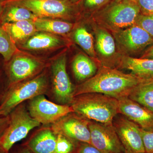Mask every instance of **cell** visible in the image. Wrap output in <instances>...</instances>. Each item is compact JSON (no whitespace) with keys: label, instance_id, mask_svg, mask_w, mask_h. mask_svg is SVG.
Listing matches in <instances>:
<instances>
[{"label":"cell","instance_id":"6da1fadb","mask_svg":"<svg viewBox=\"0 0 153 153\" xmlns=\"http://www.w3.org/2000/svg\"><path fill=\"white\" fill-rule=\"evenodd\" d=\"M143 81L131 74L104 66L94 76L75 87L73 95L74 97L83 94L97 93L119 100L128 97L134 88Z\"/></svg>","mask_w":153,"mask_h":153},{"label":"cell","instance_id":"7a4b0ae2","mask_svg":"<svg viewBox=\"0 0 153 153\" xmlns=\"http://www.w3.org/2000/svg\"><path fill=\"white\" fill-rule=\"evenodd\" d=\"M74 112L99 123L110 124L118 112V100L102 94H83L74 97L71 104Z\"/></svg>","mask_w":153,"mask_h":153},{"label":"cell","instance_id":"3957f363","mask_svg":"<svg viewBox=\"0 0 153 153\" xmlns=\"http://www.w3.org/2000/svg\"><path fill=\"white\" fill-rule=\"evenodd\" d=\"M47 76L44 74L9 85L0 104V116H7L13 110L24 101L44 94L47 90Z\"/></svg>","mask_w":153,"mask_h":153},{"label":"cell","instance_id":"277c9868","mask_svg":"<svg viewBox=\"0 0 153 153\" xmlns=\"http://www.w3.org/2000/svg\"><path fill=\"white\" fill-rule=\"evenodd\" d=\"M10 123L0 141V149L8 153L14 145L25 139L30 131L41 124L31 117L28 111L21 104L9 114Z\"/></svg>","mask_w":153,"mask_h":153},{"label":"cell","instance_id":"5b68a950","mask_svg":"<svg viewBox=\"0 0 153 153\" xmlns=\"http://www.w3.org/2000/svg\"><path fill=\"white\" fill-rule=\"evenodd\" d=\"M96 13L110 27L119 30L135 25L141 12L137 3L113 0Z\"/></svg>","mask_w":153,"mask_h":153},{"label":"cell","instance_id":"8992f818","mask_svg":"<svg viewBox=\"0 0 153 153\" xmlns=\"http://www.w3.org/2000/svg\"><path fill=\"white\" fill-rule=\"evenodd\" d=\"M31 11L38 17L68 19L73 16L77 8L70 0H12Z\"/></svg>","mask_w":153,"mask_h":153},{"label":"cell","instance_id":"52a82bcc","mask_svg":"<svg viewBox=\"0 0 153 153\" xmlns=\"http://www.w3.org/2000/svg\"><path fill=\"white\" fill-rule=\"evenodd\" d=\"M28 111L31 117L42 124H52L70 113L74 112L71 105L56 104L49 101L44 94L30 100Z\"/></svg>","mask_w":153,"mask_h":153},{"label":"cell","instance_id":"ba28073f","mask_svg":"<svg viewBox=\"0 0 153 153\" xmlns=\"http://www.w3.org/2000/svg\"><path fill=\"white\" fill-rule=\"evenodd\" d=\"M89 121L76 113L72 112L51 125V128L56 135H63L77 142L91 144Z\"/></svg>","mask_w":153,"mask_h":153},{"label":"cell","instance_id":"9c48e42d","mask_svg":"<svg viewBox=\"0 0 153 153\" xmlns=\"http://www.w3.org/2000/svg\"><path fill=\"white\" fill-rule=\"evenodd\" d=\"M91 143L102 153L126 152L113 125L90 120Z\"/></svg>","mask_w":153,"mask_h":153},{"label":"cell","instance_id":"30bf717a","mask_svg":"<svg viewBox=\"0 0 153 153\" xmlns=\"http://www.w3.org/2000/svg\"><path fill=\"white\" fill-rule=\"evenodd\" d=\"M43 66L44 64L40 61L17 52L5 66L8 86L31 78L41 71Z\"/></svg>","mask_w":153,"mask_h":153},{"label":"cell","instance_id":"8fae6325","mask_svg":"<svg viewBox=\"0 0 153 153\" xmlns=\"http://www.w3.org/2000/svg\"><path fill=\"white\" fill-rule=\"evenodd\" d=\"M66 56L63 55L52 64V90L55 99L60 104L71 105L74 88L66 71Z\"/></svg>","mask_w":153,"mask_h":153},{"label":"cell","instance_id":"7c38bea8","mask_svg":"<svg viewBox=\"0 0 153 153\" xmlns=\"http://www.w3.org/2000/svg\"><path fill=\"white\" fill-rule=\"evenodd\" d=\"M113 125L126 153H146L141 128L125 117L117 118Z\"/></svg>","mask_w":153,"mask_h":153},{"label":"cell","instance_id":"4fadbf2b","mask_svg":"<svg viewBox=\"0 0 153 153\" xmlns=\"http://www.w3.org/2000/svg\"><path fill=\"white\" fill-rule=\"evenodd\" d=\"M115 36L120 47L128 54L141 52L153 44V38L136 24L126 29L118 30Z\"/></svg>","mask_w":153,"mask_h":153},{"label":"cell","instance_id":"5bb4252c","mask_svg":"<svg viewBox=\"0 0 153 153\" xmlns=\"http://www.w3.org/2000/svg\"><path fill=\"white\" fill-rule=\"evenodd\" d=\"M118 100L119 114L145 130L153 129V113L128 97Z\"/></svg>","mask_w":153,"mask_h":153},{"label":"cell","instance_id":"9a60e30c","mask_svg":"<svg viewBox=\"0 0 153 153\" xmlns=\"http://www.w3.org/2000/svg\"><path fill=\"white\" fill-rule=\"evenodd\" d=\"M57 135L51 128L42 129L31 137L25 146L33 153H55Z\"/></svg>","mask_w":153,"mask_h":153},{"label":"cell","instance_id":"2e32d148","mask_svg":"<svg viewBox=\"0 0 153 153\" xmlns=\"http://www.w3.org/2000/svg\"><path fill=\"white\" fill-rule=\"evenodd\" d=\"M120 65L143 81L153 79V59L125 57L122 60Z\"/></svg>","mask_w":153,"mask_h":153},{"label":"cell","instance_id":"e0dca14e","mask_svg":"<svg viewBox=\"0 0 153 153\" xmlns=\"http://www.w3.org/2000/svg\"><path fill=\"white\" fill-rule=\"evenodd\" d=\"M37 18L28 9L19 5L12 0H7L0 16V24L3 25L24 21L34 22Z\"/></svg>","mask_w":153,"mask_h":153},{"label":"cell","instance_id":"ac0fdd59","mask_svg":"<svg viewBox=\"0 0 153 153\" xmlns=\"http://www.w3.org/2000/svg\"><path fill=\"white\" fill-rule=\"evenodd\" d=\"M2 26L16 45L25 42L38 31L34 22L31 21L7 23Z\"/></svg>","mask_w":153,"mask_h":153},{"label":"cell","instance_id":"d6986e66","mask_svg":"<svg viewBox=\"0 0 153 153\" xmlns=\"http://www.w3.org/2000/svg\"><path fill=\"white\" fill-rule=\"evenodd\" d=\"M64 44L63 40L50 33H36L22 44V48L27 50H38L60 47Z\"/></svg>","mask_w":153,"mask_h":153},{"label":"cell","instance_id":"ffe728a7","mask_svg":"<svg viewBox=\"0 0 153 153\" xmlns=\"http://www.w3.org/2000/svg\"><path fill=\"white\" fill-rule=\"evenodd\" d=\"M72 68L75 78L80 82H84L94 76L97 69L93 60L82 54H78L74 57Z\"/></svg>","mask_w":153,"mask_h":153},{"label":"cell","instance_id":"44dd1931","mask_svg":"<svg viewBox=\"0 0 153 153\" xmlns=\"http://www.w3.org/2000/svg\"><path fill=\"white\" fill-rule=\"evenodd\" d=\"M37 31L54 34H65L73 27L71 23L59 19L37 18L34 21Z\"/></svg>","mask_w":153,"mask_h":153},{"label":"cell","instance_id":"7402d4cb","mask_svg":"<svg viewBox=\"0 0 153 153\" xmlns=\"http://www.w3.org/2000/svg\"><path fill=\"white\" fill-rule=\"evenodd\" d=\"M128 97L153 113V79L140 82L132 91Z\"/></svg>","mask_w":153,"mask_h":153},{"label":"cell","instance_id":"603a6c76","mask_svg":"<svg viewBox=\"0 0 153 153\" xmlns=\"http://www.w3.org/2000/svg\"><path fill=\"white\" fill-rule=\"evenodd\" d=\"M115 43L111 35L104 30L97 33L96 48L102 56L109 57L115 52Z\"/></svg>","mask_w":153,"mask_h":153},{"label":"cell","instance_id":"cb8c5ba5","mask_svg":"<svg viewBox=\"0 0 153 153\" xmlns=\"http://www.w3.org/2000/svg\"><path fill=\"white\" fill-rule=\"evenodd\" d=\"M74 41L89 56L95 57L93 37L86 28H77L74 33Z\"/></svg>","mask_w":153,"mask_h":153},{"label":"cell","instance_id":"d4e9b609","mask_svg":"<svg viewBox=\"0 0 153 153\" xmlns=\"http://www.w3.org/2000/svg\"><path fill=\"white\" fill-rule=\"evenodd\" d=\"M18 52L16 45L0 24V54L2 56L5 62H8Z\"/></svg>","mask_w":153,"mask_h":153},{"label":"cell","instance_id":"484cf974","mask_svg":"<svg viewBox=\"0 0 153 153\" xmlns=\"http://www.w3.org/2000/svg\"><path fill=\"white\" fill-rule=\"evenodd\" d=\"M78 143L63 135L58 134H57L55 153H72Z\"/></svg>","mask_w":153,"mask_h":153},{"label":"cell","instance_id":"4316f807","mask_svg":"<svg viewBox=\"0 0 153 153\" xmlns=\"http://www.w3.org/2000/svg\"><path fill=\"white\" fill-rule=\"evenodd\" d=\"M135 24L143 29L153 38V15L141 13L137 18Z\"/></svg>","mask_w":153,"mask_h":153},{"label":"cell","instance_id":"83f0119b","mask_svg":"<svg viewBox=\"0 0 153 153\" xmlns=\"http://www.w3.org/2000/svg\"><path fill=\"white\" fill-rule=\"evenodd\" d=\"M146 153H153V129L141 128Z\"/></svg>","mask_w":153,"mask_h":153},{"label":"cell","instance_id":"f1b7e54d","mask_svg":"<svg viewBox=\"0 0 153 153\" xmlns=\"http://www.w3.org/2000/svg\"><path fill=\"white\" fill-rule=\"evenodd\" d=\"M110 2L111 0H84L83 6L88 10L97 11Z\"/></svg>","mask_w":153,"mask_h":153},{"label":"cell","instance_id":"f546056e","mask_svg":"<svg viewBox=\"0 0 153 153\" xmlns=\"http://www.w3.org/2000/svg\"><path fill=\"white\" fill-rule=\"evenodd\" d=\"M72 153H102L91 144L78 142L75 150Z\"/></svg>","mask_w":153,"mask_h":153},{"label":"cell","instance_id":"4dcf8cb0","mask_svg":"<svg viewBox=\"0 0 153 153\" xmlns=\"http://www.w3.org/2000/svg\"><path fill=\"white\" fill-rule=\"evenodd\" d=\"M137 4L140 7L141 13L153 15V0H137Z\"/></svg>","mask_w":153,"mask_h":153},{"label":"cell","instance_id":"1f68e13d","mask_svg":"<svg viewBox=\"0 0 153 153\" xmlns=\"http://www.w3.org/2000/svg\"><path fill=\"white\" fill-rule=\"evenodd\" d=\"M10 123L9 116H0V141L4 135Z\"/></svg>","mask_w":153,"mask_h":153},{"label":"cell","instance_id":"d6a6232c","mask_svg":"<svg viewBox=\"0 0 153 153\" xmlns=\"http://www.w3.org/2000/svg\"><path fill=\"white\" fill-rule=\"evenodd\" d=\"M141 58L153 59V44L146 51Z\"/></svg>","mask_w":153,"mask_h":153},{"label":"cell","instance_id":"836d02e7","mask_svg":"<svg viewBox=\"0 0 153 153\" xmlns=\"http://www.w3.org/2000/svg\"><path fill=\"white\" fill-rule=\"evenodd\" d=\"M25 147L20 149L14 153H33L27 146H25Z\"/></svg>","mask_w":153,"mask_h":153},{"label":"cell","instance_id":"e575fe53","mask_svg":"<svg viewBox=\"0 0 153 153\" xmlns=\"http://www.w3.org/2000/svg\"><path fill=\"white\" fill-rule=\"evenodd\" d=\"M7 0H0V16L2 12L4 7L5 5Z\"/></svg>","mask_w":153,"mask_h":153},{"label":"cell","instance_id":"d590c367","mask_svg":"<svg viewBox=\"0 0 153 153\" xmlns=\"http://www.w3.org/2000/svg\"><path fill=\"white\" fill-rule=\"evenodd\" d=\"M7 88L3 89V88H1V87H0V104H1V102L3 96H4V94Z\"/></svg>","mask_w":153,"mask_h":153},{"label":"cell","instance_id":"8d00e7d4","mask_svg":"<svg viewBox=\"0 0 153 153\" xmlns=\"http://www.w3.org/2000/svg\"><path fill=\"white\" fill-rule=\"evenodd\" d=\"M115 1H128L131 2H134L137 3V0H114Z\"/></svg>","mask_w":153,"mask_h":153},{"label":"cell","instance_id":"74e56055","mask_svg":"<svg viewBox=\"0 0 153 153\" xmlns=\"http://www.w3.org/2000/svg\"><path fill=\"white\" fill-rule=\"evenodd\" d=\"M0 153H7L5 152H4V151H3L1 149H0Z\"/></svg>","mask_w":153,"mask_h":153},{"label":"cell","instance_id":"f35d334b","mask_svg":"<svg viewBox=\"0 0 153 153\" xmlns=\"http://www.w3.org/2000/svg\"><path fill=\"white\" fill-rule=\"evenodd\" d=\"M70 1H71V2H73L75 1H76V0H70Z\"/></svg>","mask_w":153,"mask_h":153},{"label":"cell","instance_id":"ab89813d","mask_svg":"<svg viewBox=\"0 0 153 153\" xmlns=\"http://www.w3.org/2000/svg\"><path fill=\"white\" fill-rule=\"evenodd\" d=\"M126 153V152H123V153Z\"/></svg>","mask_w":153,"mask_h":153}]
</instances>
